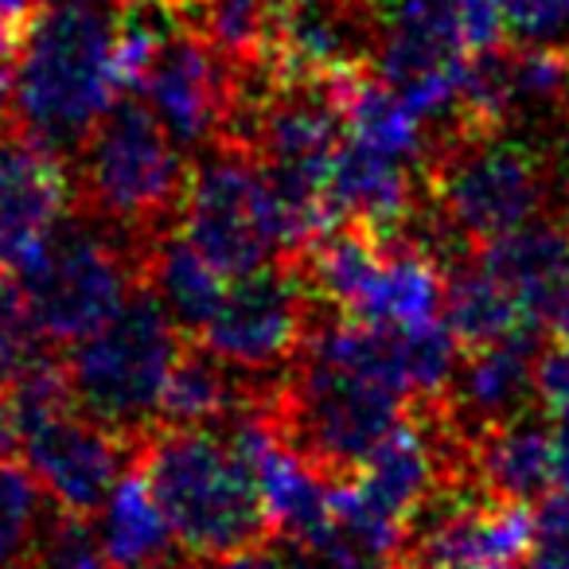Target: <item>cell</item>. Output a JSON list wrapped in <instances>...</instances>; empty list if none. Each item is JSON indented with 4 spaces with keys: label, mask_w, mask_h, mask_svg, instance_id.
Listing matches in <instances>:
<instances>
[{
    "label": "cell",
    "mask_w": 569,
    "mask_h": 569,
    "mask_svg": "<svg viewBox=\"0 0 569 569\" xmlns=\"http://www.w3.org/2000/svg\"><path fill=\"white\" fill-rule=\"evenodd\" d=\"M118 28L121 9L110 0H43L28 28L12 110L59 157L79 152L118 102Z\"/></svg>",
    "instance_id": "cell-1"
},
{
    "label": "cell",
    "mask_w": 569,
    "mask_h": 569,
    "mask_svg": "<svg viewBox=\"0 0 569 569\" xmlns=\"http://www.w3.org/2000/svg\"><path fill=\"white\" fill-rule=\"evenodd\" d=\"M141 472L191 558L250 550L273 530L258 480L227 429H152L141 441Z\"/></svg>",
    "instance_id": "cell-2"
},
{
    "label": "cell",
    "mask_w": 569,
    "mask_h": 569,
    "mask_svg": "<svg viewBox=\"0 0 569 569\" xmlns=\"http://www.w3.org/2000/svg\"><path fill=\"white\" fill-rule=\"evenodd\" d=\"M133 242L141 238L90 211L63 214L12 269L36 336L79 343L106 325L144 281V253H133Z\"/></svg>",
    "instance_id": "cell-3"
},
{
    "label": "cell",
    "mask_w": 569,
    "mask_h": 569,
    "mask_svg": "<svg viewBox=\"0 0 569 569\" xmlns=\"http://www.w3.org/2000/svg\"><path fill=\"white\" fill-rule=\"evenodd\" d=\"M180 356V325L149 284H137L106 325L71 343L67 379L82 413L144 441L160 421V402Z\"/></svg>",
    "instance_id": "cell-4"
},
{
    "label": "cell",
    "mask_w": 569,
    "mask_h": 569,
    "mask_svg": "<svg viewBox=\"0 0 569 569\" xmlns=\"http://www.w3.org/2000/svg\"><path fill=\"white\" fill-rule=\"evenodd\" d=\"M183 188L188 172L180 144L149 102L118 98L79 149L82 211L129 230L141 242L164 234V219L180 211Z\"/></svg>",
    "instance_id": "cell-5"
},
{
    "label": "cell",
    "mask_w": 569,
    "mask_h": 569,
    "mask_svg": "<svg viewBox=\"0 0 569 569\" xmlns=\"http://www.w3.org/2000/svg\"><path fill=\"white\" fill-rule=\"evenodd\" d=\"M266 413L305 460L332 480H348L410 418V398L348 367L301 356Z\"/></svg>",
    "instance_id": "cell-6"
},
{
    "label": "cell",
    "mask_w": 569,
    "mask_h": 569,
    "mask_svg": "<svg viewBox=\"0 0 569 569\" xmlns=\"http://www.w3.org/2000/svg\"><path fill=\"white\" fill-rule=\"evenodd\" d=\"M180 234L227 277L293 253V234L266 168L238 144H222L188 176Z\"/></svg>",
    "instance_id": "cell-7"
},
{
    "label": "cell",
    "mask_w": 569,
    "mask_h": 569,
    "mask_svg": "<svg viewBox=\"0 0 569 569\" xmlns=\"http://www.w3.org/2000/svg\"><path fill=\"white\" fill-rule=\"evenodd\" d=\"M527 503L496 499L468 472L445 476L410 515L398 546V569H507L527 558Z\"/></svg>",
    "instance_id": "cell-8"
},
{
    "label": "cell",
    "mask_w": 569,
    "mask_h": 569,
    "mask_svg": "<svg viewBox=\"0 0 569 569\" xmlns=\"http://www.w3.org/2000/svg\"><path fill=\"white\" fill-rule=\"evenodd\" d=\"M309 284L289 266H258L227 281L203 343L219 359L246 375H266L284 367L305 348L312 325Z\"/></svg>",
    "instance_id": "cell-9"
},
{
    "label": "cell",
    "mask_w": 569,
    "mask_h": 569,
    "mask_svg": "<svg viewBox=\"0 0 569 569\" xmlns=\"http://www.w3.org/2000/svg\"><path fill=\"white\" fill-rule=\"evenodd\" d=\"M17 445L48 499H56L71 515L102 511L133 457V437L102 426L79 406L20 429Z\"/></svg>",
    "instance_id": "cell-10"
},
{
    "label": "cell",
    "mask_w": 569,
    "mask_h": 569,
    "mask_svg": "<svg viewBox=\"0 0 569 569\" xmlns=\"http://www.w3.org/2000/svg\"><path fill=\"white\" fill-rule=\"evenodd\" d=\"M141 94L180 149H196L222 133L234 94L230 59L196 28H172L141 82Z\"/></svg>",
    "instance_id": "cell-11"
},
{
    "label": "cell",
    "mask_w": 569,
    "mask_h": 569,
    "mask_svg": "<svg viewBox=\"0 0 569 569\" xmlns=\"http://www.w3.org/2000/svg\"><path fill=\"white\" fill-rule=\"evenodd\" d=\"M538 359H542V332L535 328L472 348L445 390L441 418L449 421L452 433L476 441L483 429L530 413L538 398Z\"/></svg>",
    "instance_id": "cell-12"
},
{
    "label": "cell",
    "mask_w": 569,
    "mask_h": 569,
    "mask_svg": "<svg viewBox=\"0 0 569 569\" xmlns=\"http://www.w3.org/2000/svg\"><path fill=\"white\" fill-rule=\"evenodd\" d=\"M71 203L63 157L36 141L17 118H0V266L17 269L24 253L63 219Z\"/></svg>",
    "instance_id": "cell-13"
},
{
    "label": "cell",
    "mask_w": 569,
    "mask_h": 569,
    "mask_svg": "<svg viewBox=\"0 0 569 569\" xmlns=\"http://www.w3.org/2000/svg\"><path fill=\"white\" fill-rule=\"evenodd\" d=\"M476 258L503 284L519 305L522 320L535 332H566L569 328V230L553 222L530 227L483 242Z\"/></svg>",
    "instance_id": "cell-14"
},
{
    "label": "cell",
    "mask_w": 569,
    "mask_h": 569,
    "mask_svg": "<svg viewBox=\"0 0 569 569\" xmlns=\"http://www.w3.org/2000/svg\"><path fill=\"white\" fill-rule=\"evenodd\" d=\"M465 472L480 480L496 499L538 503L558 483L550 426L538 421L535 410H530L522 418L503 421V426L483 429L476 441H468Z\"/></svg>",
    "instance_id": "cell-15"
},
{
    "label": "cell",
    "mask_w": 569,
    "mask_h": 569,
    "mask_svg": "<svg viewBox=\"0 0 569 569\" xmlns=\"http://www.w3.org/2000/svg\"><path fill=\"white\" fill-rule=\"evenodd\" d=\"M230 277L219 266L199 253V246H191L188 238L176 234H157L144 253V284L160 297L172 320L183 332H203L211 325L214 309H219L222 293H227Z\"/></svg>",
    "instance_id": "cell-16"
},
{
    "label": "cell",
    "mask_w": 569,
    "mask_h": 569,
    "mask_svg": "<svg viewBox=\"0 0 569 569\" xmlns=\"http://www.w3.org/2000/svg\"><path fill=\"white\" fill-rule=\"evenodd\" d=\"M445 320L457 332L460 348H483V343L527 332L519 305L472 253L445 269Z\"/></svg>",
    "instance_id": "cell-17"
},
{
    "label": "cell",
    "mask_w": 569,
    "mask_h": 569,
    "mask_svg": "<svg viewBox=\"0 0 569 569\" xmlns=\"http://www.w3.org/2000/svg\"><path fill=\"white\" fill-rule=\"evenodd\" d=\"M199 12H203L199 32L230 63H253V59L273 56L277 32H281V9L273 0H203Z\"/></svg>",
    "instance_id": "cell-18"
},
{
    "label": "cell",
    "mask_w": 569,
    "mask_h": 569,
    "mask_svg": "<svg viewBox=\"0 0 569 569\" xmlns=\"http://www.w3.org/2000/svg\"><path fill=\"white\" fill-rule=\"evenodd\" d=\"M43 496L28 465L0 460V566L24 569L43 530Z\"/></svg>",
    "instance_id": "cell-19"
},
{
    "label": "cell",
    "mask_w": 569,
    "mask_h": 569,
    "mask_svg": "<svg viewBox=\"0 0 569 569\" xmlns=\"http://www.w3.org/2000/svg\"><path fill=\"white\" fill-rule=\"evenodd\" d=\"M24 569H113V561L106 558L98 530H90L82 515L59 507L56 522H43L40 542Z\"/></svg>",
    "instance_id": "cell-20"
},
{
    "label": "cell",
    "mask_w": 569,
    "mask_h": 569,
    "mask_svg": "<svg viewBox=\"0 0 569 569\" xmlns=\"http://www.w3.org/2000/svg\"><path fill=\"white\" fill-rule=\"evenodd\" d=\"M40 336H36L32 320H28V305L20 293L17 273L0 266V390H9L17 382V375L40 351Z\"/></svg>",
    "instance_id": "cell-21"
},
{
    "label": "cell",
    "mask_w": 569,
    "mask_h": 569,
    "mask_svg": "<svg viewBox=\"0 0 569 569\" xmlns=\"http://www.w3.org/2000/svg\"><path fill=\"white\" fill-rule=\"evenodd\" d=\"M527 569H569V491H550L530 511Z\"/></svg>",
    "instance_id": "cell-22"
},
{
    "label": "cell",
    "mask_w": 569,
    "mask_h": 569,
    "mask_svg": "<svg viewBox=\"0 0 569 569\" xmlns=\"http://www.w3.org/2000/svg\"><path fill=\"white\" fill-rule=\"evenodd\" d=\"M507 32L527 43H542L569 32V0H499Z\"/></svg>",
    "instance_id": "cell-23"
},
{
    "label": "cell",
    "mask_w": 569,
    "mask_h": 569,
    "mask_svg": "<svg viewBox=\"0 0 569 569\" xmlns=\"http://www.w3.org/2000/svg\"><path fill=\"white\" fill-rule=\"evenodd\" d=\"M538 402L550 413L569 410V348H546L538 359Z\"/></svg>",
    "instance_id": "cell-24"
},
{
    "label": "cell",
    "mask_w": 569,
    "mask_h": 569,
    "mask_svg": "<svg viewBox=\"0 0 569 569\" xmlns=\"http://www.w3.org/2000/svg\"><path fill=\"white\" fill-rule=\"evenodd\" d=\"M293 553H297V546L284 538V546L261 542V546H250V550L227 553V558H211L199 569H293Z\"/></svg>",
    "instance_id": "cell-25"
},
{
    "label": "cell",
    "mask_w": 569,
    "mask_h": 569,
    "mask_svg": "<svg viewBox=\"0 0 569 569\" xmlns=\"http://www.w3.org/2000/svg\"><path fill=\"white\" fill-rule=\"evenodd\" d=\"M550 441H553V476H558V488L569 491V410L550 413Z\"/></svg>",
    "instance_id": "cell-26"
},
{
    "label": "cell",
    "mask_w": 569,
    "mask_h": 569,
    "mask_svg": "<svg viewBox=\"0 0 569 569\" xmlns=\"http://www.w3.org/2000/svg\"><path fill=\"white\" fill-rule=\"evenodd\" d=\"M17 445V426H12V413L9 406L0 402V460L9 457V449Z\"/></svg>",
    "instance_id": "cell-27"
},
{
    "label": "cell",
    "mask_w": 569,
    "mask_h": 569,
    "mask_svg": "<svg viewBox=\"0 0 569 569\" xmlns=\"http://www.w3.org/2000/svg\"><path fill=\"white\" fill-rule=\"evenodd\" d=\"M281 12H293V9H309V4H317V0H273Z\"/></svg>",
    "instance_id": "cell-28"
},
{
    "label": "cell",
    "mask_w": 569,
    "mask_h": 569,
    "mask_svg": "<svg viewBox=\"0 0 569 569\" xmlns=\"http://www.w3.org/2000/svg\"><path fill=\"white\" fill-rule=\"evenodd\" d=\"M566 340H569V328H566Z\"/></svg>",
    "instance_id": "cell-29"
},
{
    "label": "cell",
    "mask_w": 569,
    "mask_h": 569,
    "mask_svg": "<svg viewBox=\"0 0 569 569\" xmlns=\"http://www.w3.org/2000/svg\"><path fill=\"white\" fill-rule=\"evenodd\" d=\"M0 569H4V566H0Z\"/></svg>",
    "instance_id": "cell-30"
}]
</instances>
